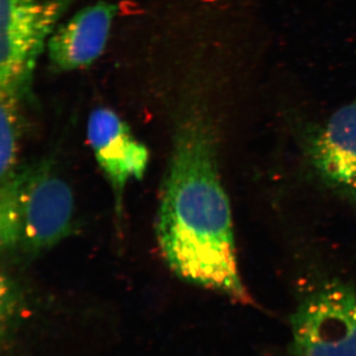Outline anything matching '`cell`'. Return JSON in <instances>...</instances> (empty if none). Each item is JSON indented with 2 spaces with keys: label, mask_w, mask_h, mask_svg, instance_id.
Listing matches in <instances>:
<instances>
[{
  "label": "cell",
  "mask_w": 356,
  "mask_h": 356,
  "mask_svg": "<svg viewBox=\"0 0 356 356\" xmlns=\"http://www.w3.org/2000/svg\"><path fill=\"white\" fill-rule=\"evenodd\" d=\"M214 126L205 113L182 117L159 199L161 254L178 277L248 305L236 261L231 206L218 168Z\"/></svg>",
  "instance_id": "obj_1"
},
{
  "label": "cell",
  "mask_w": 356,
  "mask_h": 356,
  "mask_svg": "<svg viewBox=\"0 0 356 356\" xmlns=\"http://www.w3.org/2000/svg\"><path fill=\"white\" fill-rule=\"evenodd\" d=\"M67 0H0V95L19 102Z\"/></svg>",
  "instance_id": "obj_2"
},
{
  "label": "cell",
  "mask_w": 356,
  "mask_h": 356,
  "mask_svg": "<svg viewBox=\"0 0 356 356\" xmlns=\"http://www.w3.org/2000/svg\"><path fill=\"white\" fill-rule=\"evenodd\" d=\"M294 356H356V293L341 281L312 293L291 317Z\"/></svg>",
  "instance_id": "obj_3"
},
{
  "label": "cell",
  "mask_w": 356,
  "mask_h": 356,
  "mask_svg": "<svg viewBox=\"0 0 356 356\" xmlns=\"http://www.w3.org/2000/svg\"><path fill=\"white\" fill-rule=\"evenodd\" d=\"M19 242L28 254H40L70 232L74 195L64 178L48 161L20 173Z\"/></svg>",
  "instance_id": "obj_4"
},
{
  "label": "cell",
  "mask_w": 356,
  "mask_h": 356,
  "mask_svg": "<svg viewBox=\"0 0 356 356\" xmlns=\"http://www.w3.org/2000/svg\"><path fill=\"white\" fill-rule=\"evenodd\" d=\"M88 139L98 165L111 184L117 207L120 208L126 184L144 177L149 151L136 140L123 119L106 107L96 108L89 115Z\"/></svg>",
  "instance_id": "obj_5"
},
{
  "label": "cell",
  "mask_w": 356,
  "mask_h": 356,
  "mask_svg": "<svg viewBox=\"0 0 356 356\" xmlns=\"http://www.w3.org/2000/svg\"><path fill=\"white\" fill-rule=\"evenodd\" d=\"M117 7L106 1L84 7L49 39V60L58 72H72L96 62L106 48Z\"/></svg>",
  "instance_id": "obj_6"
},
{
  "label": "cell",
  "mask_w": 356,
  "mask_h": 356,
  "mask_svg": "<svg viewBox=\"0 0 356 356\" xmlns=\"http://www.w3.org/2000/svg\"><path fill=\"white\" fill-rule=\"evenodd\" d=\"M308 151L312 165L325 184L356 199V99L316 130Z\"/></svg>",
  "instance_id": "obj_7"
},
{
  "label": "cell",
  "mask_w": 356,
  "mask_h": 356,
  "mask_svg": "<svg viewBox=\"0 0 356 356\" xmlns=\"http://www.w3.org/2000/svg\"><path fill=\"white\" fill-rule=\"evenodd\" d=\"M17 102L0 100V177L1 187L16 184L20 173L16 170L19 146Z\"/></svg>",
  "instance_id": "obj_8"
}]
</instances>
